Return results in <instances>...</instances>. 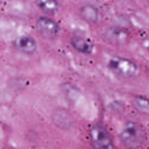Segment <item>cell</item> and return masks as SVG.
Instances as JSON below:
<instances>
[{
    "label": "cell",
    "mask_w": 149,
    "mask_h": 149,
    "mask_svg": "<svg viewBox=\"0 0 149 149\" xmlns=\"http://www.w3.org/2000/svg\"><path fill=\"white\" fill-rule=\"evenodd\" d=\"M122 143L129 148H138L145 142L147 134L145 130L139 123L130 121L123 126L120 134Z\"/></svg>",
    "instance_id": "obj_1"
},
{
    "label": "cell",
    "mask_w": 149,
    "mask_h": 149,
    "mask_svg": "<svg viewBox=\"0 0 149 149\" xmlns=\"http://www.w3.org/2000/svg\"><path fill=\"white\" fill-rule=\"evenodd\" d=\"M108 67L115 74L123 77H130L137 71L136 64L130 59L122 57H113L108 62Z\"/></svg>",
    "instance_id": "obj_2"
},
{
    "label": "cell",
    "mask_w": 149,
    "mask_h": 149,
    "mask_svg": "<svg viewBox=\"0 0 149 149\" xmlns=\"http://www.w3.org/2000/svg\"><path fill=\"white\" fill-rule=\"evenodd\" d=\"M90 137L93 145L97 148L113 147L112 137L107 129L102 125H94L90 129Z\"/></svg>",
    "instance_id": "obj_3"
},
{
    "label": "cell",
    "mask_w": 149,
    "mask_h": 149,
    "mask_svg": "<svg viewBox=\"0 0 149 149\" xmlns=\"http://www.w3.org/2000/svg\"><path fill=\"white\" fill-rule=\"evenodd\" d=\"M36 27L39 33L46 38H55L59 31L58 24L47 17H39L36 22Z\"/></svg>",
    "instance_id": "obj_4"
},
{
    "label": "cell",
    "mask_w": 149,
    "mask_h": 149,
    "mask_svg": "<svg viewBox=\"0 0 149 149\" xmlns=\"http://www.w3.org/2000/svg\"><path fill=\"white\" fill-rule=\"evenodd\" d=\"M14 46L19 51L27 54L34 53L37 45L35 40L29 36H21L16 38L14 41Z\"/></svg>",
    "instance_id": "obj_5"
},
{
    "label": "cell",
    "mask_w": 149,
    "mask_h": 149,
    "mask_svg": "<svg viewBox=\"0 0 149 149\" xmlns=\"http://www.w3.org/2000/svg\"><path fill=\"white\" fill-rule=\"evenodd\" d=\"M104 37L106 40L114 44H123L127 41V34L118 29H111L108 30L104 33Z\"/></svg>",
    "instance_id": "obj_6"
},
{
    "label": "cell",
    "mask_w": 149,
    "mask_h": 149,
    "mask_svg": "<svg viewBox=\"0 0 149 149\" xmlns=\"http://www.w3.org/2000/svg\"><path fill=\"white\" fill-rule=\"evenodd\" d=\"M73 47L78 51L84 54H89L93 50V45L87 39L81 37H74L71 40Z\"/></svg>",
    "instance_id": "obj_7"
},
{
    "label": "cell",
    "mask_w": 149,
    "mask_h": 149,
    "mask_svg": "<svg viewBox=\"0 0 149 149\" xmlns=\"http://www.w3.org/2000/svg\"><path fill=\"white\" fill-rule=\"evenodd\" d=\"M37 3L42 11L48 15L55 13L59 8L56 0H37Z\"/></svg>",
    "instance_id": "obj_8"
},
{
    "label": "cell",
    "mask_w": 149,
    "mask_h": 149,
    "mask_svg": "<svg viewBox=\"0 0 149 149\" xmlns=\"http://www.w3.org/2000/svg\"><path fill=\"white\" fill-rule=\"evenodd\" d=\"M81 15L88 23H95L98 20V13L95 8L91 5H86L81 8Z\"/></svg>",
    "instance_id": "obj_9"
},
{
    "label": "cell",
    "mask_w": 149,
    "mask_h": 149,
    "mask_svg": "<svg viewBox=\"0 0 149 149\" xmlns=\"http://www.w3.org/2000/svg\"><path fill=\"white\" fill-rule=\"evenodd\" d=\"M133 106L138 112L149 115V99L144 97L138 96L134 98L133 101Z\"/></svg>",
    "instance_id": "obj_10"
},
{
    "label": "cell",
    "mask_w": 149,
    "mask_h": 149,
    "mask_svg": "<svg viewBox=\"0 0 149 149\" xmlns=\"http://www.w3.org/2000/svg\"><path fill=\"white\" fill-rule=\"evenodd\" d=\"M148 49H149V46H148Z\"/></svg>",
    "instance_id": "obj_11"
}]
</instances>
